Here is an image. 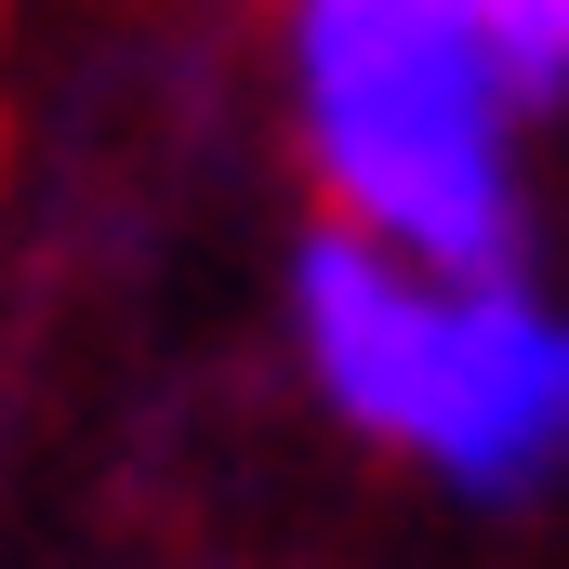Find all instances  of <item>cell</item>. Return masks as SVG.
Listing matches in <instances>:
<instances>
[{"label":"cell","mask_w":569,"mask_h":569,"mask_svg":"<svg viewBox=\"0 0 569 569\" xmlns=\"http://www.w3.org/2000/svg\"><path fill=\"white\" fill-rule=\"evenodd\" d=\"M266 67L291 172L331 226L437 279L530 266V93L463 0H279Z\"/></svg>","instance_id":"1"},{"label":"cell","mask_w":569,"mask_h":569,"mask_svg":"<svg viewBox=\"0 0 569 569\" xmlns=\"http://www.w3.org/2000/svg\"><path fill=\"white\" fill-rule=\"evenodd\" d=\"M279 345L345 437L425 463L463 503H530L569 477V305L517 279H437L411 252L305 212L279 266Z\"/></svg>","instance_id":"2"},{"label":"cell","mask_w":569,"mask_h":569,"mask_svg":"<svg viewBox=\"0 0 569 569\" xmlns=\"http://www.w3.org/2000/svg\"><path fill=\"white\" fill-rule=\"evenodd\" d=\"M477 27H490V53H503V80L530 93V120L569 93V0H463Z\"/></svg>","instance_id":"3"}]
</instances>
